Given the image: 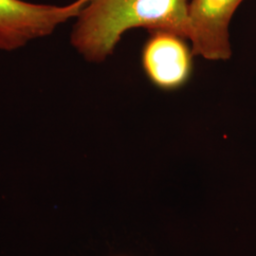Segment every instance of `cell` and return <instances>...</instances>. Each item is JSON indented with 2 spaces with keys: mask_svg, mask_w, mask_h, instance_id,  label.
I'll use <instances>...</instances> for the list:
<instances>
[{
  "mask_svg": "<svg viewBox=\"0 0 256 256\" xmlns=\"http://www.w3.org/2000/svg\"><path fill=\"white\" fill-rule=\"evenodd\" d=\"M88 1L75 0L60 6L0 0V50H16L52 34L59 26L76 18Z\"/></svg>",
  "mask_w": 256,
  "mask_h": 256,
  "instance_id": "obj_2",
  "label": "cell"
},
{
  "mask_svg": "<svg viewBox=\"0 0 256 256\" xmlns=\"http://www.w3.org/2000/svg\"><path fill=\"white\" fill-rule=\"evenodd\" d=\"M243 1H189V42L194 56L209 61L229 60L232 56L230 24Z\"/></svg>",
  "mask_w": 256,
  "mask_h": 256,
  "instance_id": "obj_4",
  "label": "cell"
},
{
  "mask_svg": "<svg viewBox=\"0 0 256 256\" xmlns=\"http://www.w3.org/2000/svg\"><path fill=\"white\" fill-rule=\"evenodd\" d=\"M194 57L187 38L171 30H155L149 32L140 61L147 79L154 86L174 92L190 81Z\"/></svg>",
  "mask_w": 256,
  "mask_h": 256,
  "instance_id": "obj_3",
  "label": "cell"
},
{
  "mask_svg": "<svg viewBox=\"0 0 256 256\" xmlns=\"http://www.w3.org/2000/svg\"><path fill=\"white\" fill-rule=\"evenodd\" d=\"M189 0H88L75 18L70 43L82 58L102 63L133 28L166 30L189 40Z\"/></svg>",
  "mask_w": 256,
  "mask_h": 256,
  "instance_id": "obj_1",
  "label": "cell"
}]
</instances>
